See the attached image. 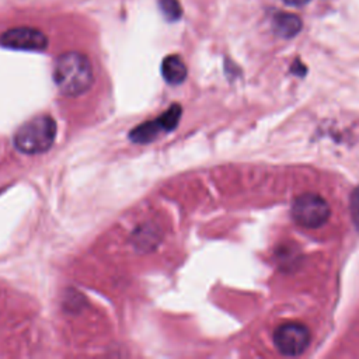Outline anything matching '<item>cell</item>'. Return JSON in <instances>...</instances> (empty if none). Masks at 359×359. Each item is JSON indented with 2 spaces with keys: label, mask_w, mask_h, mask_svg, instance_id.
<instances>
[{
  "label": "cell",
  "mask_w": 359,
  "mask_h": 359,
  "mask_svg": "<svg viewBox=\"0 0 359 359\" xmlns=\"http://www.w3.org/2000/svg\"><path fill=\"white\" fill-rule=\"evenodd\" d=\"M53 80L63 95L77 97L94 81L91 62L80 52L62 53L55 62Z\"/></svg>",
  "instance_id": "1"
},
{
  "label": "cell",
  "mask_w": 359,
  "mask_h": 359,
  "mask_svg": "<svg viewBox=\"0 0 359 359\" xmlns=\"http://www.w3.org/2000/svg\"><path fill=\"white\" fill-rule=\"evenodd\" d=\"M56 122L49 115H38L24 122L14 135V146L24 154H39L49 150L56 137Z\"/></svg>",
  "instance_id": "2"
},
{
  "label": "cell",
  "mask_w": 359,
  "mask_h": 359,
  "mask_svg": "<svg viewBox=\"0 0 359 359\" xmlns=\"http://www.w3.org/2000/svg\"><path fill=\"white\" fill-rule=\"evenodd\" d=\"M331 209L328 202L318 194L304 192L292 203V217L296 224L306 229H318L327 223Z\"/></svg>",
  "instance_id": "3"
},
{
  "label": "cell",
  "mask_w": 359,
  "mask_h": 359,
  "mask_svg": "<svg viewBox=\"0 0 359 359\" xmlns=\"http://www.w3.org/2000/svg\"><path fill=\"white\" fill-rule=\"evenodd\" d=\"M273 345L285 356H297L311 341L310 330L300 323H285L273 331Z\"/></svg>",
  "instance_id": "4"
},
{
  "label": "cell",
  "mask_w": 359,
  "mask_h": 359,
  "mask_svg": "<svg viewBox=\"0 0 359 359\" xmlns=\"http://www.w3.org/2000/svg\"><path fill=\"white\" fill-rule=\"evenodd\" d=\"M182 114V108L180 104H172L163 115L153 121H146L136 128H133L129 132V139L135 143H150L156 137L160 136V133L171 132L177 128L180 118Z\"/></svg>",
  "instance_id": "5"
},
{
  "label": "cell",
  "mask_w": 359,
  "mask_h": 359,
  "mask_svg": "<svg viewBox=\"0 0 359 359\" xmlns=\"http://www.w3.org/2000/svg\"><path fill=\"white\" fill-rule=\"evenodd\" d=\"M1 45L21 50H42L48 46L46 35L31 27H18L6 31L0 36Z\"/></svg>",
  "instance_id": "6"
},
{
  "label": "cell",
  "mask_w": 359,
  "mask_h": 359,
  "mask_svg": "<svg viewBox=\"0 0 359 359\" xmlns=\"http://www.w3.org/2000/svg\"><path fill=\"white\" fill-rule=\"evenodd\" d=\"M161 74L168 84H181L187 77V66L178 55H168L161 63Z\"/></svg>",
  "instance_id": "7"
},
{
  "label": "cell",
  "mask_w": 359,
  "mask_h": 359,
  "mask_svg": "<svg viewBox=\"0 0 359 359\" xmlns=\"http://www.w3.org/2000/svg\"><path fill=\"white\" fill-rule=\"evenodd\" d=\"M302 29V21L290 13H278L273 17V31L282 38H293Z\"/></svg>",
  "instance_id": "8"
},
{
  "label": "cell",
  "mask_w": 359,
  "mask_h": 359,
  "mask_svg": "<svg viewBox=\"0 0 359 359\" xmlns=\"http://www.w3.org/2000/svg\"><path fill=\"white\" fill-rule=\"evenodd\" d=\"M160 8L168 20H178L182 13L178 0H160Z\"/></svg>",
  "instance_id": "9"
},
{
  "label": "cell",
  "mask_w": 359,
  "mask_h": 359,
  "mask_svg": "<svg viewBox=\"0 0 359 359\" xmlns=\"http://www.w3.org/2000/svg\"><path fill=\"white\" fill-rule=\"evenodd\" d=\"M349 210H351V217L352 222L359 231V185L352 191L351 194V203H349Z\"/></svg>",
  "instance_id": "10"
},
{
  "label": "cell",
  "mask_w": 359,
  "mask_h": 359,
  "mask_svg": "<svg viewBox=\"0 0 359 359\" xmlns=\"http://www.w3.org/2000/svg\"><path fill=\"white\" fill-rule=\"evenodd\" d=\"M292 72L296 73V74H299V76H302V74H304V66H303L299 60H296L294 66L292 67Z\"/></svg>",
  "instance_id": "11"
},
{
  "label": "cell",
  "mask_w": 359,
  "mask_h": 359,
  "mask_svg": "<svg viewBox=\"0 0 359 359\" xmlns=\"http://www.w3.org/2000/svg\"><path fill=\"white\" fill-rule=\"evenodd\" d=\"M287 4H290V6H303V4H306V3H309L310 0H285Z\"/></svg>",
  "instance_id": "12"
}]
</instances>
